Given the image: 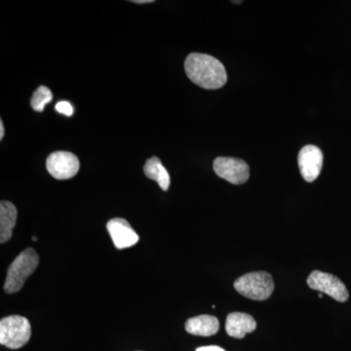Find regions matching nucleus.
<instances>
[{
    "label": "nucleus",
    "instance_id": "obj_1",
    "mask_svg": "<svg viewBox=\"0 0 351 351\" xmlns=\"http://www.w3.org/2000/svg\"><path fill=\"white\" fill-rule=\"evenodd\" d=\"M184 71L191 82L204 89H219L228 82L225 66L211 55L191 53L184 61Z\"/></svg>",
    "mask_w": 351,
    "mask_h": 351
},
{
    "label": "nucleus",
    "instance_id": "obj_2",
    "mask_svg": "<svg viewBox=\"0 0 351 351\" xmlns=\"http://www.w3.org/2000/svg\"><path fill=\"white\" fill-rule=\"evenodd\" d=\"M39 263L38 253L32 248L25 249L18 256L7 271L4 291L15 294L23 288L25 280L36 271Z\"/></svg>",
    "mask_w": 351,
    "mask_h": 351
},
{
    "label": "nucleus",
    "instance_id": "obj_3",
    "mask_svg": "<svg viewBox=\"0 0 351 351\" xmlns=\"http://www.w3.org/2000/svg\"><path fill=\"white\" fill-rule=\"evenodd\" d=\"M234 288L240 295L248 299L265 301L274 292V282L267 272H251L239 277L234 282Z\"/></svg>",
    "mask_w": 351,
    "mask_h": 351
},
{
    "label": "nucleus",
    "instance_id": "obj_4",
    "mask_svg": "<svg viewBox=\"0 0 351 351\" xmlns=\"http://www.w3.org/2000/svg\"><path fill=\"white\" fill-rule=\"evenodd\" d=\"M32 336L29 321L20 315H11L0 321V343L11 350L27 345Z\"/></svg>",
    "mask_w": 351,
    "mask_h": 351
},
{
    "label": "nucleus",
    "instance_id": "obj_5",
    "mask_svg": "<svg viewBox=\"0 0 351 351\" xmlns=\"http://www.w3.org/2000/svg\"><path fill=\"white\" fill-rule=\"evenodd\" d=\"M307 285L313 290L319 291L336 300L337 302L348 301L350 294L345 284L332 274L314 270L307 278Z\"/></svg>",
    "mask_w": 351,
    "mask_h": 351
},
{
    "label": "nucleus",
    "instance_id": "obj_6",
    "mask_svg": "<svg viewBox=\"0 0 351 351\" xmlns=\"http://www.w3.org/2000/svg\"><path fill=\"white\" fill-rule=\"evenodd\" d=\"M215 173L232 184H242L249 180L250 169L242 159L233 157H217L214 160Z\"/></svg>",
    "mask_w": 351,
    "mask_h": 351
},
{
    "label": "nucleus",
    "instance_id": "obj_7",
    "mask_svg": "<svg viewBox=\"0 0 351 351\" xmlns=\"http://www.w3.org/2000/svg\"><path fill=\"white\" fill-rule=\"evenodd\" d=\"M80 163L77 156L69 152H55L48 156L46 168L53 178L69 180L80 171Z\"/></svg>",
    "mask_w": 351,
    "mask_h": 351
},
{
    "label": "nucleus",
    "instance_id": "obj_8",
    "mask_svg": "<svg viewBox=\"0 0 351 351\" xmlns=\"http://www.w3.org/2000/svg\"><path fill=\"white\" fill-rule=\"evenodd\" d=\"M300 172L306 182H313L320 175L323 166V154L316 145L302 147L298 156Z\"/></svg>",
    "mask_w": 351,
    "mask_h": 351
},
{
    "label": "nucleus",
    "instance_id": "obj_9",
    "mask_svg": "<svg viewBox=\"0 0 351 351\" xmlns=\"http://www.w3.org/2000/svg\"><path fill=\"white\" fill-rule=\"evenodd\" d=\"M108 232L112 237L115 248L119 250L130 248L138 242V235L126 219L115 218L107 223Z\"/></svg>",
    "mask_w": 351,
    "mask_h": 351
},
{
    "label": "nucleus",
    "instance_id": "obj_10",
    "mask_svg": "<svg viewBox=\"0 0 351 351\" xmlns=\"http://www.w3.org/2000/svg\"><path fill=\"white\" fill-rule=\"evenodd\" d=\"M256 328L255 319L247 313H232L226 318V331L232 338L243 339L245 335L255 331Z\"/></svg>",
    "mask_w": 351,
    "mask_h": 351
},
{
    "label": "nucleus",
    "instance_id": "obj_11",
    "mask_svg": "<svg viewBox=\"0 0 351 351\" xmlns=\"http://www.w3.org/2000/svg\"><path fill=\"white\" fill-rule=\"evenodd\" d=\"M17 216V209L13 203L6 200L0 202V242L2 244L6 243L12 237Z\"/></svg>",
    "mask_w": 351,
    "mask_h": 351
},
{
    "label": "nucleus",
    "instance_id": "obj_12",
    "mask_svg": "<svg viewBox=\"0 0 351 351\" xmlns=\"http://www.w3.org/2000/svg\"><path fill=\"white\" fill-rule=\"evenodd\" d=\"M219 329V320L211 315H199L186 321V330L195 336L209 337L217 334Z\"/></svg>",
    "mask_w": 351,
    "mask_h": 351
},
{
    "label": "nucleus",
    "instance_id": "obj_13",
    "mask_svg": "<svg viewBox=\"0 0 351 351\" xmlns=\"http://www.w3.org/2000/svg\"><path fill=\"white\" fill-rule=\"evenodd\" d=\"M144 172L149 179L156 181L160 189L167 191L170 188V175L166 168L164 167L160 159L156 156H152L145 162Z\"/></svg>",
    "mask_w": 351,
    "mask_h": 351
},
{
    "label": "nucleus",
    "instance_id": "obj_14",
    "mask_svg": "<svg viewBox=\"0 0 351 351\" xmlns=\"http://www.w3.org/2000/svg\"><path fill=\"white\" fill-rule=\"evenodd\" d=\"M53 99V94L49 88L46 86L38 87L32 95L31 100L32 108L36 112H43L46 105L49 104Z\"/></svg>",
    "mask_w": 351,
    "mask_h": 351
},
{
    "label": "nucleus",
    "instance_id": "obj_15",
    "mask_svg": "<svg viewBox=\"0 0 351 351\" xmlns=\"http://www.w3.org/2000/svg\"><path fill=\"white\" fill-rule=\"evenodd\" d=\"M56 110L62 114L66 115V117H71L73 114V107L71 103L66 101H61L56 105Z\"/></svg>",
    "mask_w": 351,
    "mask_h": 351
},
{
    "label": "nucleus",
    "instance_id": "obj_16",
    "mask_svg": "<svg viewBox=\"0 0 351 351\" xmlns=\"http://www.w3.org/2000/svg\"><path fill=\"white\" fill-rule=\"evenodd\" d=\"M196 351H226L223 348H219L217 346H202V348H198Z\"/></svg>",
    "mask_w": 351,
    "mask_h": 351
},
{
    "label": "nucleus",
    "instance_id": "obj_17",
    "mask_svg": "<svg viewBox=\"0 0 351 351\" xmlns=\"http://www.w3.org/2000/svg\"><path fill=\"white\" fill-rule=\"evenodd\" d=\"M4 133H5V131H4L3 122H2V120H0V140L3 138Z\"/></svg>",
    "mask_w": 351,
    "mask_h": 351
},
{
    "label": "nucleus",
    "instance_id": "obj_18",
    "mask_svg": "<svg viewBox=\"0 0 351 351\" xmlns=\"http://www.w3.org/2000/svg\"><path fill=\"white\" fill-rule=\"evenodd\" d=\"M132 2H134V3H137V4H145V3H152V2H154V0H135V1H132Z\"/></svg>",
    "mask_w": 351,
    "mask_h": 351
},
{
    "label": "nucleus",
    "instance_id": "obj_19",
    "mask_svg": "<svg viewBox=\"0 0 351 351\" xmlns=\"http://www.w3.org/2000/svg\"><path fill=\"white\" fill-rule=\"evenodd\" d=\"M32 241H34V242L38 241V237H32Z\"/></svg>",
    "mask_w": 351,
    "mask_h": 351
},
{
    "label": "nucleus",
    "instance_id": "obj_20",
    "mask_svg": "<svg viewBox=\"0 0 351 351\" xmlns=\"http://www.w3.org/2000/svg\"><path fill=\"white\" fill-rule=\"evenodd\" d=\"M242 1H232V3H237V4H240L241 3Z\"/></svg>",
    "mask_w": 351,
    "mask_h": 351
}]
</instances>
